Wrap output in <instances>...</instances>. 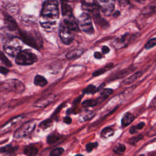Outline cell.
Returning a JSON list of instances; mask_svg holds the SVG:
<instances>
[{
  "label": "cell",
  "mask_w": 156,
  "mask_h": 156,
  "mask_svg": "<svg viewBox=\"0 0 156 156\" xmlns=\"http://www.w3.org/2000/svg\"><path fill=\"white\" fill-rule=\"evenodd\" d=\"M135 117L133 114L130 112H126L122 116L121 119V124L123 127L129 126L134 119Z\"/></svg>",
  "instance_id": "15"
},
{
  "label": "cell",
  "mask_w": 156,
  "mask_h": 156,
  "mask_svg": "<svg viewBox=\"0 0 156 156\" xmlns=\"http://www.w3.org/2000/svg\"><path fill=\"white\" fill-rule=\"evenodd\" d=\"M34 82L35 85L41 87H44L48 83L47 80L41 75H37L34 78Z\"/></svg>",
  "instance_id": "17"
},
{
  "label": "cell",
  "mask_w": 156,
  "mask_h": 156,
  "mask_svg": "<svg viewBox=\"0 0 156 156\" xmlns=\"http://www.w3.org/2000/svg\"><path fill=\"white\" fill-rule=\"evenodd\" d=\"M94 57L96 58H98V59H100L102 57V55L99 52H95L94 54Z\"/></svg>",
  "instance_id": "40"
},
{
  "label": "cell",
  "mask_w": 156,
  "mask_h": 156,
  "mask_svg": "<svg viewBox=\"0 0 156 156\" xmlns=\"http://www.w3.org/2000/svg\"><path fill=\"white\" fill-rule=\"evenodd\" d=\"M78 26L87 34H91L94 32L91 18L87 13H83L79 16Z\"/></svg>",
  "instance_id": "7"
},
{
  "label": "cell",
  "mask_w": 156,
  "mask_h": 156,
  "mask_svg": "<svg viewBox=\"0 0 156 156\" xmlns=\"http://www.w3.org/2000/svg\"><path fill=\"white\" fill-rule=\"evenodd\" d=\"M118 2L121 6H126L129 4V0H118Z\"/></svg>",
  "instance_id": "36"
},
{
  "label": "cell",
  "mask_w": 156,
  "mask_h": 156,
  "mask_svg": "<svg viewBox=\"0 0 156 156\" xmlns=\"http://www.w3.org/2000/svg\"><path fill=\"white\" fill-rule=\"evenodd\" d=\"M63 122L67 124H69L72 122V119L69 116H66L63 118Z\"/></svg>",
  "instance_id": "37"
},
{
  "label": "cell",
  "mask_w": 156,
  "mask_h": 156,
  "mask_svg": "<svg viewBox=\"0 0 156 156\" xmlns=\"http://www.w3.org/2000/svg\"><path fill=\"white\" fill-rule=\"evenodd\" d=\"M72 32L73 31L66 26L63 21L60 23L59 35L62 41L65 44H69L73 41L74 35Z\"/></svg>",
  "instance_id": "8"
},
{
  "label": "cell",
  "mask_w": 156,
  "mask_h": 156,
  "mask_svg": "<svg viewBox=\"0 0 156 156\" xmlns=\"http://www.w3.org/2000/svg\"><path fill=\"white\" fill-rule=\"evenodd\" d=\"M37 61V55L29 50L21 51L16 56L15 62L20 65H30Z\"/></svg>",
  "instance_id": "3"
},
{
  "label": "cell",
  "mask_w": 156,
  "mask_h": 156,
  "mask_svg": "<svg viewBox=\"0 0 156 156\" xmlns=\"http://www.w3.org/2000/svg\"><path fill=\"white\" fill-rule=\"evenodd\" d=\"M110 51V49L108 46H103L102 48V52L103 54H107L108 52H109Z\"/></svg>",
  "instance_id": "38"
},
{
  "label": "cell",
  "mask_w": 156,
  "mask_h": 156,
  "mask_svg": "<svg viewBox=\"0 0 156 156\" xmlns=\"http://www.w3.org/2000/svg\"><path fill=\"white\" fill-rule=\"evenodd\" d=\"M135 1H136V2H140V3L143 2L145 1V0H135Z\"/></svg>",
  "instance_id": "42"
},
{
  "label": "cell",
  "mask_w": 156,
  "mask_h": 156,
  "mask_svg": "<svg viewBox=\"0 0 156 156\" xmlns=\"http://www.w3.org/2000/svg\"><path fill=\"white\" fill-rule=\"evenodd\" d=\"M20 35L21 37V40H22L24 43L36 49H38L40 48L39 41H37V40H36L37 38L34 37L32 34H30L26 32L21 31L20 32Z\"/></svg>",
  "instance_id": "9"
},
{
  "label": "cell",
  "mask_w": 156,
  "mask_h": 156,
  "mask_svg": "<svg viewBox=\"0 0 156 156\" xmlns=\"http://www.w3.org/2000/svg\"><path fill=\"white\" fill-rule=\"evenodd\" d=\"M141 74H142L141 72L138 71V72L133 74L132 76H130V77L127 78L126 80H124V83L125 84H130V83L133 82L134 81H135L138 78H139L141 76Z\"/></svg>",
  "instance_id": "21"
},
{
  "label": "cell",
  "mask_w": 156,
  "mask_h": 156,
  "mask_svg": "<svg viewBox=\"0 0 156 156\" xmlns=\"http://www.w3.org/2000/svg\"><path fill=\"white\" fill-rule=\"evenodd\" d=\"M63 23L68 28H69L72 31L79 30V26L73 15V12L65 14L63 15Z\"/></svg>",
  "instance_id": "10"
},
{
  "label": "cell",
  "mask_w": 156,
  "mask_h": 156,
  "mask_svg": "<svg viewBox=\"0 0 156 156\" xmlns=\"http://www.w3.org/2000/svg\"><path fill=\"white\" fill-rule=\"evenodd\" d=\"M52 121L50 119H47L44 121H43L40 123V127L43 130H45V129L50 127L52 126Z\"/></svg>",
  "instance_id": "28"
},
{
  "label": "cell",
  "mask_w": 156,
  "mask_h": 156,
  "mask_svg": "<svg viewBox=\"0 0 156 156\" xmlns=\"http://www.w3.org/2000/svg\"><path fill=\"white\" fill-rule=\"evenodd\" d=\"M93 116H94L93 112H92L91 110H84L81 112L80 117L82 121H88V120L91 119Z\"/></svg>",
  "instance_id": "19"
},
{
  "label": "cell",
  "mask_w": 156,
  "mask_h": 156,
  "mask_svg": "<svg viewBox=\"0 0 156 156\" xmlns=\"http://www.w3.org/2000/svg\"><path fill=\"white\" fill-rule=\"evenodd\" d=\"M83 52V49L82 48H75L66 54V58L68 59H75L79 57Z\"/></svg>",
  "instance_id": "14"
},
{
  "label": "cell",
  "mask_w": 156,
  "mask_h": 156,
  "mask_svg": "<svg viewBox=\"0 0 156 156\" xmlns=\"http://www.w3.org/2000/svg\"><path fill=\"white\" fill-rule=\"evenodd\" d=\"M63 149L62 148V147H58V148H56L54 150H52L49 155H51V156H58V155H62L63 153Z\"/></svg>",
  "instance_id": "32"
},
{
  "label": "cell",
  "mask_w": 156,
  "mask_h": 156,
  "mask_svg": "<svg viewBox=\"0 0 156 156\" xmlns=\"http://www.w3.org/2000/svg\"><path fill=\"white\" fill-rule=\"evenodd\" d=\"M0 88L2 90L10 91L19 94L22 93L25 89L23 82L15 79H8L1 82V83H0Z\"/></svg>",
  "instance_id": "2"
},
{
  "label": "cell",
  "mask_w": 156,
  "mask_h": 156,
  "mask_svg": "<svg viewBox=\"0 0 156 156\" xmlns=\"http://www.w3.org/2000/svg\"><path fill=\"white\" fill-rule=\"evenodd\" d=\"M143 138V136L141 135H138L135 137H133V138H132L129 140V142L132 144H135L136 142H138L139 140H141Z\"/></svg>",
  "instance_id": "35"
},
{
  "label": "cell",
  "mask_w": 156,
  "mask_h": 156,
  "mask_svg": "<svg viewBox=\"0 0 156 156\" xmlns=\"http://www.w3.org/2000/svg\"><path fill=\"white\" fill-rule=\"evenodd\" d=\"M99 90V88H97L94 85H90L85 88V89L83 90V93L86 94H92L96 93Z\"/></svg>",
  "instance_id": "29"
},
{
  "label": "cell",
  "mask_w": 156,
  "mask_h": 156,
  "mask_svg": "<svg viewBox=\"0 0 156 156\" xmlns=\"http://www.w3.org/2000/svg\"><path fill=\"white\" fill-rule=\"evenodd\" d=\"M113 93V90L111 88H104L102 89L100 93V96L103 98H108L110 94H112Z\"/></svg>",
  "instance_id": "27"
},
{
  "label": "cell",
  "mask_w": 156,
  "mask_h": 156,
  "mask_svg": "<svg viewBox=\"0 0 156 156\" xmlns=\"http://www.w3.org/2000/svg\"><path fill=\"white\" fill-rule=\"evenodd\" d=\"M99 12L105 16H110L115 8V0H93Z\"/></svg>",
  "instance_id": "4"
},
{
  "label": "cell",
  "mask_w": 156,
  "mask_h": 156,
  "mask_svg": "<svg viewBox=\"0 0 156 156\" xmlns=\"http://www.w3.org/2000/svg\"><path fill=\"white\" fill-rule=\"evenodd\" d=\"M4 23L6 27L10 30H15L18 28L16 23L10 16L6 15L5 16Z\"/></svg>",
  "instance_id": "13"
},
{
  "label": "cell",
  "mask_w": 156,
  "mask_h": 156,
  "mask_svg": "<svg viewBox=\"0 0 156 156\" xmlns=\"http://www.w3.org/2000/svg\"><path fill=\"white\" fill-rule=\"evenodd\" d=\"M22 44L21 40L17 38H12L8 40L4 46V51L12 57H16L21 51Z\"/></svg>",
  "instance_id": "5"
},
{
  "label": "cell",
  "mask_w": 156,
  "mask_h": 156,
  "mask_svg": "<svg viewBox=\"0 0 156 156\" xmlns=\"http://www.w3.org/2000/svg\"><path fill=\"white\" fill-rule=\"evenodd\" d=\"M61 136H60L58 135L52 133L48 136L47 137V142L49 144H53L55 142H57L58 140L60 139Z\"/></svg>",
  "instance_id": "26"
},
{
  "label": "cell",
  "mask_w": 156,
  "mask_h": 156,
  "mask_svg": "<svg viewBox=\"0 0 156 156\" xmlns=\"http://www.w3.org/2000/svg\"><path fill=\"white\" fill-rule=\"evenodd\" d=\"M59 17L58 4L56 0H46L42 6L40 23L46 29H51L56 25Z\"/></svg>",
  "instance_id": "1"
},
{
  "label": "cell",
  "mask_w": 156,
  "mask_h": 156,
  "mask_svg": "<svg viewBox=\"0 0 156 156\" xmlns=\"http://www.w3.org/2000/svg\"><path fill=\"white\" fill-rule=\"evenodd\" d=\"M35 127V122L34 121H29L23 124L14 133V138H21L30 135L34 130Z\"/></svg>",
  "instance_id": "6"
},
{
  "label": "cell",
  "mask_w": 156,
  "mask_h": 156,
  "mask_svg": "<svg viewBox=\"0 0 156 156\" xmlns=\"http://www.w3.org/2000/svg\"><path fill=\"white\" fill-rule=\"evenodd\" d=\"M113 66V63H110L108 65H107L105 66H104V68H100L99 69H98L97 71H94L93 73V77H96V76H99L102 74H104L105 71H107V70H108L109 69H110Z\"/></svg>",
  "instance_id": "23"
},
{
  "label": "cell",
  "mask_w": 156,
  "mask_h": 156,
  "mask_svg": "<svg viewBox=\"0 0 156 156\" xmlns=\"http://www.w3.org/2000/svg\"><path fill=\"white\" fill-rule=\"evenodd\" d=\"M9 72L8 69L4 66H0V73L3 74H6Z\"/></svg>",
  "instance_id": "39"
},
{
  "label": "cell",
  "mask_w": 156,
  "mask_h": 156,
  "mask_svg": "<svg viewBox=\"0 0 156 156\" xmlns=\"http://www.w3.org/2000/svg\"><path fill=\"white\" fill-rule=\"evenodd\" d=\"M93 18L95 21V22L98 24L99 25H100L103 28H106L108 26V23L102 17H101V16L99 15V12H96L95 13H94L93 15Z\"/></svg>",
  "instance_id": "16"
},
{
  "label": "cell",
  "mask_w": 156,
  "mask_h": 156,
  "mask_svg": "<svg viewBox=\"0 0 156 156\" xmlns=\"http://www.w3.org/2000/svg\"><path fill=\"white\" fill-rule=\"evenodd\" d=\"M38 149L36 147L32 145L26 146L24 150V153L26 155H29V156L36 155L38 154Z\"/></svg>",
  "instance_id": "18"
},
{
  "label": "cell",
  "mask_w": 156,
  "mask_h": 156,
  "mask_svg": "<svg viewBox=\"0 0 156 156\" xmlns=\"http://www.w3.org/2000/svg\"><path fill=\"white\" fill-rule=\"evenodd\" d=\"M18 149V147L13 146L9 144L0 148V152L2 153H6V154H12L15 152Z\"/></svg>",
  "instance_id": "20"
},
{
  "label": "cell",
  "mask_w": 156,
  "mask_h": 156,
  "mask_svg": "<svg viewBox=\"0 0 156 156\" xmlns=\"http://www.w3.org/2000/svg\"><path fill=\"white\" fill-rule=\"evenodd\" d=\"M98 146V143L97 142L94 143H89L86 145V150L87 152H91L94 149L97 147Z\"/></svg>",
  "instance_id": "33"
},
{
  "label": "cell",
  "mask_w": 156,
  "mask_h": 156,
  "mask_svg": "<svg viewBox=\"0 0 156 156\" xmlns=\"http://www.w3.org/2000/svg\"><path fill=\"white\" fill-rule=\"evenodd\" d=\"M55 98V94L52 93L48 94L37 100L34 102V106L35 107H40V108L45 107L46 106L49 105L50 103H51L54 100Z\"/></svg>",
  "instance_id": "11"
},
{
  "label": "cell",
  "mask_w": 156,
  "mask_h": 156,
  "mask_svg": "<svg viewBox=\"0 0 156 156\" xmlns=\"http://www.w3.org/2000/svg\"><path fill=\"white\" fill-rule=\"evenodd\" d=\"M0 60L7 66H9V67L12 66V63H11L10 61L6 57V56L4 55V54H3L2 52H1V51H0Z\"/></svg>",
  "instance_id": "31"
},
{
  "label": "cell",
  "mask_w": 156,
  "mask_h": 156,
  "mask_svg": "<svg viewBox=\"0 0 156 156\" xmlns=\"http://www.w3.org/2000/svg\"><path fill=\"white\" fill-rule=\"evenodd\" d=\"M128 35H129L128 34H126L125 35H122L120 38H118L115 39L113 41V46L116 49H119L125 46L128 43V41L129 40L128 39Z\"/></svg>",
  "instance_id": "12"
},
{
  "label": "cell",
  "mask_w": 156,
  "mask_h": 156,
  "mask_svg": "<svg viewBox=\"0 0 156 156\" xmlns=\"http://www.w3.org/2000/svg\"><path fill=\"white\" fill-rule=\"evenodd\" d=\"M126 151V146L122 144H118L113 148V151L119 155H122Z\"/></svg>",
  "instance_id": "25"
},
{
  "label": "cell",
  "mask_w": 156,
  "mask_h": 156,
  "mask_svg": "<svg viewBox=\"0 0 156 156\" xmlns=\"http://www.w3.org/2000/svg\"><path fill=\"white\" fill-rule=\"evenodd\" d=\"M144 126H145V123L143 122H141L138 123L137 125L132 126L129 130L130 133L134 134V133H136L139 130L142 129L143 128V127H144Z\"/></svg>",
  "instance_id": "24"
},
{
  "label": "cell",
  "mask_w": 156,
  "mask_h": 156,
  "mask_svg": "<svg viewBox=\"0 0 156 156\" xmlns=\"http://www.w3.org/2000/svg\"><path fill=\"white\" fill-rule=\"evenodd\" d=\"M113 133H114L113 130L110 127H107L102 130L101 132V136L104 138H107L112 136Z\"/></svg>",
  "instance_id": "22"
},
{
  "label": "cell",
  "mask_w": 156,
  "mask_h": 156,
  "mask_svg": "<svg viewBox=\"0 0 156 156\" xmlns=\"http://www.w3.org/2000/svg\"><path fill=\"white\" fill-rule=\"evenodd\" d=\"M155 44H156V39L155 38H152L149 41H148L147 43L145 44V48L147 49H149L150 48L154 47Z\"/></svg>",
  "instance_id": "34"
},
{
  "label": "cell",
  "mask_w": 156,
  "mask_h": 156,
  "mask_svg": "<svg viewBox=\"0 0 156 156\" xmlns=\"http://www.w3.org/2000/svg\"><path fill=\"white\" fill-rule=\"evenodd\" d=\"M119 11H118V12H116L114 14H113V16H115V17H116V16H118L119 15Z\"/></svg>",
  "instance_id": "41"
},
{
  "label": "cell",
  "mask_w": 156,
  "mask_h": 156,
  "mask_svg": "<svg viewBox=\"0 0 156 156\" xmlns=\"http://www.w3.org/2000/svg\"><path fill=\"white\" fill-rule=\"evenodd\" d=\"M98 104L97 101L94 99H88L83 101L82 105L85 107H94L96 105Z\"/></svg>",
  "instance_id": "30"
}]
</instances>
